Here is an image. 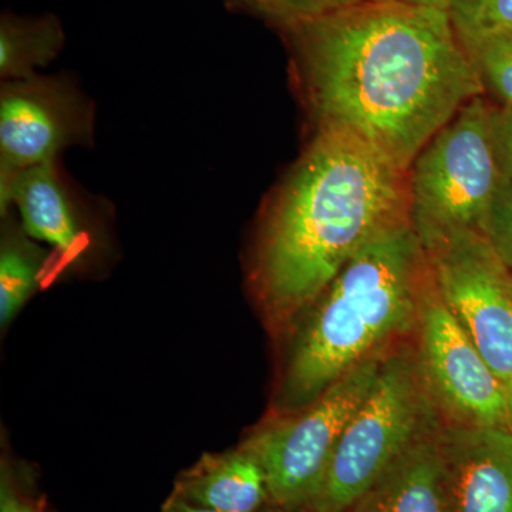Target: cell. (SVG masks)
I'll use <instances>...</instances> for the list:
<instances>
[{
    "instance_id": "7a4b0ae2",
    "label": "cell",
    "mask_w": 512,
    "mask_h": 512,
    "mask_svg": "<svg viewBox=\"0 0 512 512\" xmlns=\"http://www.w3.org/2000/svg\"><path fill=\"white\" fill-rule=\"evenodd\" d=\"M412 220L410 180L349 131L316 127L259 227L251 282L286 330L377 235Z\"/></svg>"
},
{
    "instance_id": "ba28073f",
    "label": "cell",
    "mask_w": 512,
    "mask_h": 512,
    "mask_svg": "<svg viewBox=\"0 0 512 512\" xmlns=\"http://www.w3.org/2000/svg\"><path fill=\"white\" fill-rule=\"evenodd\" d=\"M414 336L421 373L447 424L507 427L505 384L447 308L429 262Z\"/></svg>"
},
{
    "instance_id": "8992f818",
    "label": "cell",
    "mask_w": 512,
    "mask_h": 512,
    "mask_svg": "<svg viewBox=\"0 0 512 512\" xmlns=\"http://www.w3.org/2000/svg\"><path fill=\"white\" fill-rule=\"evenodd\" d=\"M447 308L504 384L512 382V269L473 228L413 225Z\"/></svg>"
},
{
    "instance_id": "cb8c5ba5",
    "label": "cell",
    "mask_w": 512,
    "mask_h": 512,
    "mask_svg": "<svg viewBox=\"0 0 512 512\" xmlns=\"http://www.w3.org/2000/svg\"><path fill=\"white\" fill-rule=\"evenodd\" d=\"M403 2L413 3V5L426 6V8L446 10V12H448L456 0H403Z\"/></svg>"
},
{
    "instance_id": "484cf974",
    "label": "cell",
    "mask_w": 512,
    "mask_h": 512,
    "mask_svg": "<svg viewBox=\"0 0 512 512\" xmlns=\"http://www.w3.org/2000/svg\"><path fill=\"white\" fill-rule=\"evenodd\" d=\"M261 512H309L308 510H291V508L276 507V505H268Z\"/></svg>"
},
{
    "instance_id": "6da1fadb",
    "label": "cell",
    "mask_w": 512,
    "mask_h": 512,
    "mask_svg": "<svg viewBox=\"0 0 512 512\" xmlns=\"http://www.w3.org/2000/svg\"><path fill=\"white\" fill-rule=\"evenodd\" d=\"M289 23L316 127L349 131L407 173L431 138L484 96L446 10L377 0Z\"/></svg>"
},
{
    "instance_id": "9a60e30c",
    "label": "cell",
    "mask_w": 512,
    "mask_h": 512,
    "mask_svg": "<svg viewBox=\"0 0 512 512\" xmlns=\"http://www.w3.org/2000/svg\"><path fill=\"white\" fill-rule=\"evenodd\" d=\"M60 35L50 22L36 26L3 23L0 32V76L3 82L36 76L37 67L56 56Z\"/></svg>"
},
{
    "instance_id": "8fae6325",
    "label": "cell",
    "mask_w": 512,
    "mask_h": 512,
    "mask_svg": "<svg viewBox=\"0 0 512 512\" xmlns=\"http://www.w3.org/2000/svg\"><path fill=\"white\" fill-rule=\"evenodd\" d=\"M57 161L22 171L0 197V214L16 208L20 225L36 241L63 256L80 255L84 242L83 204Z\"/></svg>"
},
{
    "instance_id": "7402d4cb",
    "label": "cell",
    "mask_w": 512,
    "mask_h": 512,
    "mask_svg": "<svg viewBox=\"0 0 512 512\" xmlns=\"http://www.w3.org/2000/svg\"><path fill=\"white\" fill-rule=\"evenodd\" d=\"M163 512H217L201 505L188 503L183 498L171 494L163 505Z\"/></svg>"
},
{
    "instance_id": "30bf717a",
    "label": "cell",
    "mask_w": 512,
    "mask_h": 512,
    "mask_svg": "<svg viewBox=\"0 0 512 512\" xmlns=\"http://www.w3.org/2000/svg\"><path fill=\"white\" fill-rule=\"evenodd\" d=\"M440 451L450 512H512V431L444 424Z\"/></svg>"
},
{
    "instance_id": "4fadbf2b",
    "label": "cell",
    "mask_w": 512,
    "mask_h": 512,
    "mask_svg": "<svg viewBox=\"0 0 512 512\" xmlns=\"http://www.w3.org/2000/svg\"><path fill=\"white\" fill-rule=\"evenodd\" d=\"M171 494L217 512H261L269 505L264 468L242 446L204 454L178 476Z\"/></svg>"
},
{
    "instance_id": "ac0fdd59",
    "label": "cell",
    "mask_w": 512,
    "mask_h": 512,
    "mask_svg": "<svg viewBox=\"0 0 512 512\" xmlns=\"http://www.w3.org/2000/svg\"><path fill=\"white\" fill-rule=\"evenodd\" d=\"M481 232L512 269V181L501 180Z\"/></svg>"
},
{
    "instance_id": "d6986e66",
    "label": "cell",
    "mask_w": 512,
    "mask_h": 512,
    "mask_svg": "<svg viewBox=\"0 0 512 512\" xmlns=\"http://www.w3.org/2000/svg\"><path fill=\"white\" fill-rule=\"evenodd\" d=\"M488 126L491 146L501 177L512 181V106L491 104Z\"/></svg>"
},
{
    "instance_id": "7c38bea8",
    "label": "cell",
    "mask_w": 512,
    "mask_h": 512,
    "mask_svg": "<svg viewBox=\"0 0 512 512\" xmlns=\"http://www.w3.org/2000/svg\"><path fill=\"white\" fill-rule=\"evenodd\" d=\"M443 426L404 451L346 512H450L440 451Z\"/></svg>"
},
{
    "instance_id": "603a6c76",
    "label": "cell",
    "mask_w": 512,
    "mask_h": 512,
    "mask_svg": "<svg viewBox=\"0 0 512 512\" xmlns=\"http://www.w3.org/2000/svg\"><path fill=\"white\" fill-rule=\"evenodd\" d=\"M377 2V0H316L322 12L328 10L352 8V6L363 5V3Z\"/></svg>"
},
{
    "instance_id": "44dd1931",
    "label": "cell",
    "mask_w": 512,
    "mask_h": 512,
    "mask_svg": "<svg viewBox=\"0 0 512 512\" xmlns=\"http://www.w3.org/2000/svg\"><path fill=\"white\" fill-rule=\"evenodd\" d=\"M269 12L293 22L322 12L316 0H255Z\"/></svg>"
},
{
    "instance_id": "277c9868",
    "label": "cell",
    "mask_w": 512,
    "mask_h": 512,
    "mask_svg": "<svg viewBox=\"0 0 512 512\" xmlns=\"http://www.w3.org/2000/svg\"><path fill=\"white\" fill-rule=\"evenodd\" d=\"M444 421L416 348L400 343L383 357L365 402L353 414L309 512H346L404 451Z\"/></svg>"
},
{
    "instance_id": "5bb4252c",
    "label": "cell",
    "mask_w": 512,
    "mask_h": 512,
    "mask_svg": "<svg viewBox=\"0 0 512 512\" xmlns=\"http://www.w3.org/2000/svg\"><path fill=\"white\" fill-rule=\"evenodd\" d=\"M0 245V325L6 326L28 302L39 285L46 254L9 218Z\"/></svg>"
},
{
    "instance_id": "52a82bcc",
    "label": "cell",
    "mask_w": 512,
    "mask_h": 512,
    "mask_svg": "<svg viewBox=\"0 0 512 512\" xmlns=\"http://www.w3.org/2000/svg\"><path fill=\"white\" fill-rule=\"evenodd\" d=\"M490 107L484 96L468 101L413 161V225L481 231L503 180L491 146Z\"/></svg>"
},
{
    "instance_id": "3957f363",
    "label": "cell",
    "mask_w": 512,
    "mask_h": 512,
    "mask_svg": "<svg viewBox=\"0 0 512 512\" xmlns=\"http://www.w3.org/2000/svg\"><path fill=\"white\" fill-rule=\"evenodd\" d=\"M426 269L412 220L360 249L286 329L275 414L309 406L360 363L416 335Z\"/></svg>"
},
{
    "instance_id": "9c48e42d",
    "label": "cell",
    "mask_w": 512,
    "mask_h": 512,
    "mask_svg": "<svg viewBox=\"0 0 512 512\" xmlns=\"http://www.w3.org/2000/svg\"><path fill=\"white\" fill-rule=\"evenodd\" d=\"M92 101L72 80L33 76L3 82L0 92V197L22 171L92 146Z\"/></svg>"
},
{
    "instance_id": "d4e9b609",
    "label": "cell",
    "mask_w": 512,
    "mask_h": 512,
    "mask_svg": "<svg viewBox=\"0 0 512 512\" xmlns=\"http://www.w3.org/2000/svg\"><path fill=\"white\" fill-rule=\"evenodd\" d=\"M505 396H507V427L512 431V382L505 384Z\"/></svg>"
},
{
    "instance_id": "2e32d148",
    "label": "cell",
    "mask_w": 512,
    "mask_h": 512,
    "mask_svg": "<svg viewBox=\"0 0 512 512\" xmlns=\"http://www.w3.org/2000/svg\"><path fill=\"white\" fill-rule=\"evenodd\" d=\"M448 15L467 50L512 32V0H456Z\"/></svg>"
},
{
    "instance_id": "ffe728a7",
    "label": "cell",
    "mask_w": 512,
    "mask_h": 512,
    "mask_svg": "<svg viewBox=\"0 0 512 512\" xmlns=\"http://www.w3.org/2000/svg\"><path fill=\"white\" fill-rule=\"evenodd\" d=\"M0 512H40L29 497L19 490L10 466L5 461L0 474Z\"/></svg>"
},
{
    "instance_id": "5b68a950",
    "label": "cell",
    "mask_w": 512,
    "mask_h": 512,
    "mask_svg": "<svg viewBox=\"0 0 512 512\" xmlns=\"http://www.w3.org/2000/svg\"><path fill=\"white\" fill-rule=\"evenodd\" d=\"M384 356L360 363L298 412L275 414L241 444L264 468L269 505L306 510L315 501L340 437L372 390Z\"/></svg>"
},
{
    "instance_id": "e0dca14e",
    "label": "cell",
    "mask_w": 512,
    "mask_h": 512,
    "mask_svg": "<svg viewBox=\"0 0 512 512\" xmlns=\"http://www.w3.org/2000/svg\"><path fill=\"white\" fill-rule=\"evenodd\" d=\"M476 66L484 94L512 106V32L484 40L468 50Z\"/></svg>"
}]
</instances>
